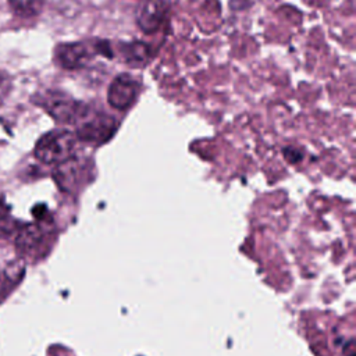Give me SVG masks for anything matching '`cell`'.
Here are the masks:
<instances>
[{
    "label": "cell",
    "mask_w": 356,
    "mask_h": 356,
    "mask_svg": "<svg viewBox=\"0 0 356 356\" xmlns=\"http://www.w3.org/2000/svg\"><path fill=\"white\" fill-rule=\"evenodd\" d=\"M76 135L67 129L44 134L35 145V157L44 164H61L75 156Z\"/></svg>",
    "instance_id": "6da1fadb"
},
{
    "label": "cell",
    "mask_w": 356,
    "mask_h": 356,
    "mask_svg": "<svg viewBox=\"0 0 356 356\" xmlns=\"http://www.w3.org/2000/svg\"><path fill=\"white\" fill-rule=\"evenodd\" d=\"M96 54H103L106 57L113 56L107 42H70L61 43L56 47L54 60L61 68L79 70L89 65Z\"/></svg>",
    "instance_id": "7a4b0ae2"
},
{
    "label": "cell",
    "mask_w": 356,
    "mask_h": 356,
    "mask_svg": "<svg viewBox=\"0 0 356 356\" xmlns=\"http://www.w3.org/2000/svg\"><path fill=\"white\" fill-rule=\"evenodd\" d=\"M39 104L58 122L64 124H78L85 114L89 111V107L74 100L72 97L60 93V92H46L40 95Z\"/></svg>",
    "instance_id": "3957f363"
},
{
    "label": "cell",
    "mask_w": 356,
    "mask_h": 356,
    "mask_svg": "<svg viewBox=\"0 0 356 356\" xmlns=\"http://www.w3.org/2000/svg\"><path fill=\"white\" fill-rule=\"evenodd\" d=\"M117 129V121L113 115L104 113L90 114V110L79 121L76 129V139L90 142V143H103L108 140Z\"/></svg>",
    "instance_id": "277c9868"
},
{
    "label": "cell",
    "mask_w": 356,
    "mask_h": 356,
    "mask_svg": "<svg viewBox=\"0 0 356 356\" xmlns=\"http://www.w3.org/2000/svg\"><path fill=\"white\" fill-rule=\"evenodd\" d=\"M138 93L139 82L128 74H121L110 83L107 90V102L117 110H127L132 106Z\"/></svg>",
    "instance_id": "5b68a950"
},
{
    "label": "cell",
    "mask_w": 356,
    "mask_h": 356,
    "mask_svg": "<svg viewBox=\"0 0 356 356\" xmlns=\"http://www.w3.org/2000/svg\"><path fill=\"white\" fill-rule=\"evenodd\" d=\"M170 8V0H143L140 4L136 22L142 32L153 33L163 24Z\"/></svg>",
    "instance_id": "8992f818"
},
{
    "label": "cell",
    "mask_w": 356,
    "mask_h": 356,
    "mask_svg": "<svg viewBox=\"0 0 356 356\" xmlns=\"http://www.w3.org/2000/svg\"><path fill=\"white\" fill-rule=\"evenodd\" d=\"M121 56L124 61L132 67H142L145 65L152 57V49L149 44L143 42H129L122 43L121 46Z\"/></svg>",
    "instance_id": "52a82bcc"
},
{
    "label": "cell",
    "mask_w": 356,
    "mask_h": 356,
    "mask_svg": "<svg viewBox=\"0 0 356 356\" xmlns=\"http://www.w3.org/2000/svg\"><path fill=\"white\" fill-rule=\"evenodd\" d=\"M43 238V232L39 225L28 224L21 227L15 232V246L19 250H31L32 248L38 246Z\"/></svg>",
    "instance_id": "ba28073f"
},
{
    "label": "cell",
    "mask_w": 356,
    "mask_h": 356,
    "mask_svg": "<svg viewBox=\"0 0 356 356\" xmlns=\"http://www.w3.org/2000/svg\"><path fill=\"white\" fill-rule=\"evenodd\" d=\"M22 273L24 268L18 267L17 264L8 266L6 270L0 273V302L11 293L15 284H18V281L21 280Z\"/></svg>",
    "instance_id": "9c48e42d"
},
{
    "label": "cell",
    "mask_w": 356,
    "mask_h": 356,
    "mask_svg": "<svg viewBox=\"0 0 356 356\" xmlns=\"http://www.w3.org/2000/svg\"><path fill=\"white\" fill-rule=\"evenodd\" d=\"M11 11L21 18H31L42 11L43 0H7Z\"/></svg>",
    "instance_id": "30bf717a"
},
{
    "label": "cell",
    "mask_w": 356,
    "mask_h": 356,
    "mask_svg": "<svg viewBox=\"0 0 356 356\" xmlns=\"http://www.w3.org/2000/svg\"><path fill=\"white\" fill-rule=\"evenodd\" d=\"M14 229H15L14 222L11 221V218L8 216H4L0 218V236L10 235Z\"/></svg>",
    "instance_id": "8fae6325"
},
{
    "label": "cell",
    "mask_w": 356,
    "mask_h": 356,
    "mask_svg": "<svg viewBox=\"0 0 356 356\" xmlns=\"http://www.w3.org/2000/svg\"><path fill=\"white\" fill-rule=\"evenodd\" d=\"M8 92H10V81L6 76L0 75V106L6 100Z\"/></svg>",
    "instance_id": "7c38bea8"
},
{
    "label": "cell",
    "mask_w": 356,
    "mask_h": 356,
    "mask_svg": "<svg viewBox=\"0 0 356 356\" xmlns=\"http://www.w3.org/2000/svg\"><path fill=\"white\" fill-rule=\"evenodd\" d=\"M284 156L291 163H298L302 159V154L296 149H293V147H285L284 149Z\"/></svg>",
    "instance_id": "4fadbf2b"
},
{
    "label": "cell",
    "mask_w": 356,
    "mask_h": 356,
    "mask_svg": "<svg viewBox=\"0 0 356 356\" xmlns=\"http://www.w3.org/2000/svg\"><path fill=\"white\" fill-rule=\"evenodd\" d=\"M4 216H7V206H6L4 200L0 197V218Z\"/></svg>",
    "instance_id": "5bb4252c"
}]
</instances>
